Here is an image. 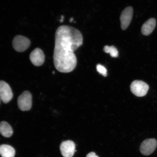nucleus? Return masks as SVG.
<instances>
[{
    "mask_svg": "<svg viewBox=\"0 0 157 157\" xmlns=\"http://www.w3.org/2000/svg\"><path fill=\"white\" fill-rule=\"evenodd\" d=\"M83 43V36L78 29L67 25L58 27L55 34L53 56L57 70L68 73L74 70L77 61L74 52Z\"/></svg>",
    "mask_w": 157,
    "mask_h": 157,
    "instance_id": "nucleus-1",
    "label": "nucleus"
},
{
    "mask_svg": "<svg viewBox=\"0 0 157 157\" xmlns=\"http://www.w3.org/2000/svg\"><path fill=\"white\" fill-rule=\"evenodd\" d=\"M17 105L21 111L29 110L32 105V96L30 92L25 91L20 95L17 99Z\"/></svg>",
    "mask_w": 157,
    "mask_h": 157,
    "instance_id": "nucleus-2",
    "label": "nucleus"
},
{
    "mask_svg": "<svg viewBox=\"0 0 157 157\" xmlns=\"http://www.w3.org/2000/svg\"><path fill=\"white\" fill-rule=\"evenodd\" d=\"M149 88L148 84L141 80H135L131 83L130 86L131 91L134 95L138 97L146 95Z\"/></svg>",
    "mask_w": 157,
    "mask_h": 157,
    "instance_id": "nucleus-3",
    "label": "nucleus"
},
{
    "mask_svg": "<svg viewBox=\"0 0 157 157\" xmlns=\"http://www.w3.org/2000/svg\"><path fill=\"white\" fill-rule=\"evenodd\" d=\"M13 49L18 52H23L29 48L31 44L29 39L22 35H17L13 41Z\"/></svg>",
    "mask_w": 157,
    "mask_h": 157,
    "instance_id": "nucleus-4",
    "label": "nucleus"
},
{
    "mask_svg": "<svg viewBox=\"0 0 157 157\" xmlns=\"http://www.w3.org/2000/svg\"><path fill=\"white\" fill-rule=\"evenodd\" d=\"M157 146V141L155 139H149L143 141L141 144L140 150L141 154L148 156L154 152Z\"/></svg>",
    "mask_w": 157,
    "mask_h": 157,
    "instance_id": "nucleus-5",
    "label": "nucleus"
},
{
    "mask_svg": "<svg viewBox=\"0 0 157 157\" xmlns=\"http://www.w3.org/2000/svg\"><path fill=\"white\" fill-rule=\"evenodd\" d=\"M13 94L9 84L5 81H0V98L3 103H7L12 99Z\"/></svg>",
    "mask_w": 157,
    "mask_h": 157,
    "instance_id": "nucleus-6",
    "label": "nucleus"
},
{
    "mask_svg": "<svg viewBox=\"0 0 157 157\" xmlns=\"http://www.w3.org/2000/svg\"><path fill=\"white\" fill-rule=\"evenodd\" d=\"M133 9L128 6L123 10L120 17L121 27L122 30H125L129 26L132 18Z\"/></svg>",
    "mask_w": 157,
    "mask_h": 157,
    "instance_id": "nucleus-7",
    "label": "nucleus"
},
{
    "mask_svg": "<svg viewBox=\"0 0 157 157\" xmlns=\"http://www.w3.org/2000/svg\"><path fill=\"white\" fill-rule=\"evenodd\" d=\"M75 143L71 140L64 141L61 144L60 149L63 157H73L75 150Z\"/></svg>",
    "mask_w": 157,
    "mask_h": 157,
    "instance_id": "nucleus-8",
    "label": "nucleus"
},
{
    "mask_svg": "<svg viewBox=\"0 0 157 157\" xmlns=\"http://www.w3.org/2000/svg\"><path fill=\"white\" fill-rule=\"evenodd\" d=\"M29 59L34 66H40L42 65L45 60L44 52L39 48H35L29 55Z\"/></svg>",
    "mask_w": 157,
    "mask_h": 157,
    "instance_id": "nucleus-9",
    "label": "nucleus"
},
{
    "mask_svg": "<svg viewBox=\"0 0 157 157\" xmlns=\"http://www.w3.org/2000/svg\"><path fill=\"white\" fill-rule=\"evenodd\" d=\"M156 25L155 19L154 18L149 19L142 25L141 28L142 34L146 36L150 35L154 31Z\"/></svg>",
    "mask_w": 157,
    "mask_h": 157,
    "instance_id": "nucleus-10",
    "label": "nucleus"
},
{
    "mask_svg": "<svg viewBox=\"0 0 157 157\" xmlns=\"http://www.w3.org/2000/svg\"><path fill=\"white\" fill-rule=\"evenodd\" d=\"M15 151L13 147L7 144L0 146V155L2 157H14Z\"/></svg>",
    "mask_w": 157,
    "mask_h": 157,
    "instance_id": "nucleus-11",
    "label": "nucleus"
},
{
    "mask_svg": "<svg viewBox=\"0 0 157 157\" xmlns=\"http://www.w3.org/2000/svg\"><path fill=\"white\" fill-rule=\"evenodd\" d=\"M13 133V129L8 123L5 121L0 123V133L3 136L10 137Z\"/></svg>",
    "mask_w": 157,
    "mask_h": 157,
    "instance_id": "nucleus-12",
    "label": "nucleus"
},
{
    "mask_svg": "<svg viewBox=\"0 0 157 157\" xmlns=\"http://www.w3.org/2000/svg\"><path fill=\"white\" fill-rule=\"evenodd\" d=\"M103 50L106 53L109 54L112 57L117 58L119 56L118 51L114 46L106 45L104 47Z\"/></svg>",
    "mask_w": 157,
    "mask_h": 157,
    "instance_id": "nucleus-13",
    "label": "nucleus"
},
{
    "mask_svg": "<svg viewBox=\"0 0 157 157\" xmlns=\"http://www.w3.org/2000/svg\"><path fill=\"white\" fill-rule=\"evenodd\" d=\"M97 71L104 76L106 77L107 76V70L105 67L101 64H98L97 66Z\"/></svg>",
    "mask_w": 157,
    "mask_h": 157,
    "instance_id": "nucleus-14",
    "label": "nucleus"
},
{
    "mask_svg": "<svg viewBox=\"0 0 157 157\" xmlns=\"http://www.w3.org/2000/svg\"><path fill=\"white\" fill-rule=\"evenodd\" d=\"M86 157H99V156H97L95 152H91L86 155Z\"/></svg>",
    "mask_w": 157,
    "mask_h": 157,
    "instance_id": "nucleus-15",
    "label": "nucleus"
},
{
    "mask_svg": "<svg viewBox=\"0 0 157 157\" xmlns=\"http://www.w3.org/2000/svg\"><path fill=\"white\" fill-rule=\"evenodd\" d=\"M64 17L63 16H61V18L60 20V22H62L63 21Z\"/></svg>",
    "mask_w": 157,
    "mask_h": 157,
    "instance_id": "nucleus-16",
    "label": "nucleus"
},
{
    "mask_svg": "<svg viewBox=\"0 0 157 157\" xmlns=\"http://www.w3.org/2000/svg\"><path fill=\"white\" fill-rule=\"evenodd\" d=\"M74 21V18H72H72H71L70 20V21H69V22H71V23L72 22V21Z\"/></svg>",
    "mask_w": 157,
    "mask_h": 157,
    "instance_id": "nucleus-17",
    "label": "nucleus"
},
{
    "mask_svg": "<svg viewBox=\"0 0 157 157\" xmlns=\"http://www.w3.org/2000/svg\"><path fill=\"white\" fill-rule=\"evenodd\" d=\"M0 101H1V98H0Z\"/></svg>",
    "mask_w": 157,
    "mask_h": 157,
    "instance_id": "nucleus-18",
    "label": "nucleus"
}]
</instances>
